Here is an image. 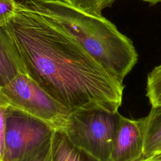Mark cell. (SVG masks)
<instances>
[{
    "label": "cell",
    "instance_id": "4",
    "mask_svg": "<svg viewBox=\"0 0 161 161\" xmlns=\"http://www.w3.org/2000/svg\"><path fill=\"white\" fill-rule=\"evenodd\" d=\"M0 96L11 107L62 130L70 111L26 73L20 72L0 87Z\"/></svg>",
    "mask_w": 161,
    "mask_h": 161
},
{
    "label": "cell",
    "instance_id": "3",
    "mask_svg": "<svg viewBox=\"0 0 161 161\" xmlns=\"http://www.w3.org/2000/svg\"><path fill=\"white\" fill-rule=\"evenodd\" d=\"M120 114L100 108L70 113L62 130L70 140L98 161H111Z\"/></svg>",
    "mask_w": 161,
    "mask_h": 161
},
{
    "label": "cell",
    "instance_id": "11",
    "mask_svg": "<svg viewBox=\"0 0 161 161\" xmlns=\"http://www.w3.org/2000/svg\"><path fill=\"white\" fill-rule=\"evenodd\" d=\"M146 96L151 106L161 105V64L153 68L148 74Z\"/></svg>",
    "mask_w": 161,
    "mask_h": 161
},
{
    "label": "cell",
    "instance_id": "5",
    "mask_svg": "<svg viewBox=\"0 0 161 161\" xmlns=\"http://www.w3.org/2000/svg\"><path fill=\"white\" fill-rule=\"evenodd\" d=\"M54 129L45 122L8 106L3 161H14L50 137Z\"/></svg>",
    "mask_w": 161,
    "mask_h": 161
},
{
    "label": "cell",
    "instance_id": "12",
    "mask_svg": "<svg viewBox=\"0 0 161 161\" xmlns=\"http://www.w3.org/2000/svg\"><path fill=\"white\" fill-rule=\"evenodd\" d=\"M52 135L45 141H43L42 143H40L39 145L14 161H52Z\"/></svg>",
    "mask_w": 161,
    "mask_h": 161
},
{
    "label": "cell",
    "instance_id": "6",
    "mask_svg": "<svg viewBox=\"0 0 161 161\" xmlns=\"http://www.w3.org/2000/svg\"><path fill=\"white\" fill-rule=\"evenodd\" d=\"M145 118L131 119L120 114L111 161H138L143 157Z\"/></svg>",
    "mask_w": 161,
    "mask_h": 161
},
{
    "label": "cell",
    "instance_id": "15",
    "mask_svg": "<svg viewBox=\"0 0 161 161\" xmlns=\"http://www.w3.org/2000/svg\"><path fill=\"white\" fill-rule=\"evenodd\" d=\"M138 161H161V157H150L148 158H142Z\"/></svg>",
    "mask_w": 161,
    "mask_h": 161
},
{
    "label": "cell",
    "instance_id": "13",
    "mask_svg": "<svg viewBox=\"0 0 161 161\" xmlns=\"http://www.w3.org/2000/svg\"><path fill=\"white\" fill-rule=\"evenodd\" d=\"M18 8L16 0H0V26H6L15 16Z\"/></svg>",
    "mask_w": 161,
    "mask_h": 161
},
{
    "label": "cell",
    "instance_id": "1",
    "mask_svg": "<svg viewBox=\"0 0 161 161\" xmlns=\"http://www.w3.org/2000/svg\"><path fill=\"white\" fill-rule=\"evenodd\" d=\"M6 27L26 74L70 112L100 108L117 112L125 86L74 38L18 1Z\"/></svg>",
    "mask_w": 161,
    "mask_h": 161
},
{
    "label": "cell",
    "instance_id": "9",
    "mask_svg": "<svg viewBox=\"0 0 161 161\" xmlns=\"http://www.w3.org/2000/svg\"><path fill=\"white\" fill-rule=\"evenodd\" d=\"M161 147V105L152 106L145 117L143 157H152Z\"/></svg>",
    "mask_w": 161,
    "mask_h": 161
},
{
    "label": "cell",
    "instance_id": "14",
    "mask_svg": "<svg viewBox=\"0 0 161 161\" xmlns=\"http://www.w3.org/2000/svg\"><path fill=\"white\" fill-rule=\"evenodd\" d=\"M8 107V105L0 96V161H3L4 152L6 111Z\"/></svg>",
    "mask_w": 161,
    "mask_h": 161
},
{
    "label": "cell",
    "instance_id": "10",
    "mask_svg": "<svg viewBox=\"0 0 161 161\" xmlns=\"http://www.w3.org/2000/svg\"><path fill=\"white\" fill-rule=\"evenodd\" d=\"M70 6L86 14L100 17L102 11L111 6L115 0H60Z\"/></svg>",
    "mask_w": 161,
    "mask_h": 161
},
{
    "label": "cell",
    "instance_id": "8",
    "mask_svg": "<svg viewBox=\"0 0 161 161\" xmlns=\"http://www.w3.org/2000/svg\"><path fill=\"white\" fill-rule=\"evenodd\" d=\"M52 161H98L74 145L62 130H54L52 138Z\"/></svg>",
    "mask_w": 161,
    "mask_h": 161
},
{
    "label": "cell",
    "instance_id": "2",
    "mask_svg": "<svg viewBox=\"0 0 161 161\" xmlns=\"http://www.w3.org/2000/svg\"><path fill=\"white\" fill-rule=\"evenodd\" d=\"M26 6L74 38L111 75L123 82L138 62L132 41L104 17L82 13L60 0H25Z\"/></svg>",
    "mask_w": 161,
    "mask_h": 161
},
{
    "label": "cell",
    "instance_id": "17",
    "mask_svg": "<svg viewBox=\"0 0 161 161\" xmlns=\"http://www.w3.org/2000/svg\"><path fill=\"white\" fill-rule=\"evenodd\" d=\"M152 157H161V147L152 156Z\"/></svg>",
    "mask_w": 161,
    "mask_h": 161
},
{
    "label": "cell",
    "instance_id": "7",
    "mask_svg": "<svg viewBox=\"0 0 161 161\" xmlns=\"http://www.w3.org/2000/svg\"><path fill=\"white\" fill-rule=\"evenodd\" d=\"M20 72L26 73L16 43L6 26H0V87Z\"/></svg>",
    "mask_w": 161,
    "mask_h": 161
},
{
    "label": "cell",
    "instance_id": "16",
    "mask_svg": "<svg viewBox=\"0 0 161 161\" xmlns=\"http://www.w3.org/2000/svg\"><path fill=\"white\" fill-rule=\"evenodd\" d=\"M144 2L149 3L150 5H155L156 4H158L159 3H161V0H141Z\"/></svg>",
    "mask_w": 161,
    "mask_h": 161
}]
</instances>
